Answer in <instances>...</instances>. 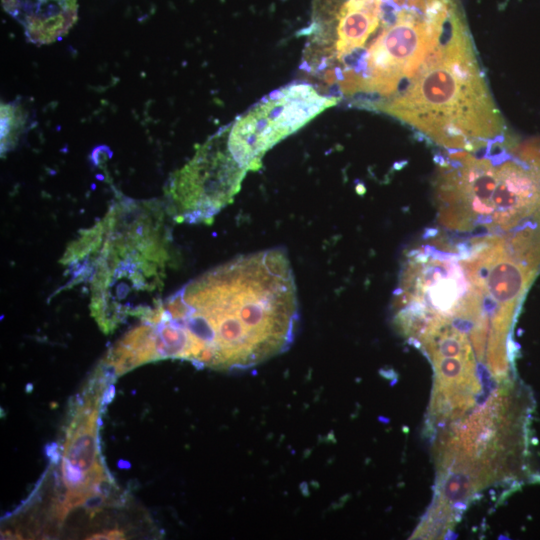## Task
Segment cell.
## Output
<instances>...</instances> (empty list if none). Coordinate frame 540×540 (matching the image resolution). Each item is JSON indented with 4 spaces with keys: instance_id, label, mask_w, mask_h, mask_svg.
Listing matches in <instances>:
<instances>
[{
    "instance_id": "obj_7",
    "label": "cell",
    "mask_w": 540,
    "mask_h": 540,
    "mask_svg": "<svg viewBox=\"0 0 540 540\" xmlns=\"http://www.w3.org/2000/svg\"><path fill=\"white\" fill-rule=\"evenodd\" d=\"M4 10L24 28L34 44L63 37L77 20V0H1Z\"/></svg>"
},
{
    "instance_id": "obj_8",
    "label": "cell",
    "mask_w": 540,
    "mask_h": 540,
    "mask_svg": "<svg viewBox=\"0 0 540 540\" xmlns=\"http://www.w3.org/2000/svg\"><path fill=\"white\" fill-rule=\"evenodd\" d=\"M25 116L14 104H1V149L6 151L16 141Z\"/></svg>"
},
{
    "instance_id": "obj_2",
    "label": "cell",
    "mask_w": 540,
    "mask_h": 540,
    "mask_svg": "<svg viewBox=\"0 0 540 540\" xmlns=\"http://www.w3.org/2000/svg\"><path fill=\"white\" fill-rule=\"evenodd\" d=\"M378 110L449 149L471 152L504 136L462 11L416 74Z\"/></svg>"
},
{
    "instance_id": "obj_5",
    "label": "cell",
    "mask_w": 540,
    "mask_h": 540,
    "mask_svg": "<svg viewBox=\"0 0 540 540\" xmlns=\"http://www.w3.org/2000/svg\"><path fill=\"white\" fill-rule=\"evenodd\" d=\"M229 125L198 148L175 174L170 191L186 219H203L219 211L238 192L247 172L231 154Z\"/></svg>"
},
{
    "instance_id": "obj_9",
    "label": "cell",
    "mask_w": 540,
    "mask_h": 540,
    "mask_svg": "<svg viewBox=\"0 0 540 540\" xmlns=\"http://www.w3.org/2000/svg\"><path fill=\"white\" fill-rule=\"evenodd\" d=\"M104 503V496L98 493L97 495L93 494L88 497L83 505L87 508L88 511L95 512L98 511Z\"/></svg>"
},
{
    "instance_id": "obj_10",
    "label": "cell",
    "mask_w": 540,
    "mask_h": 540,
    "mask_svg": "<svg viewBox=\"0 0 540 540\" xmlns=\"http://www.w3.org/2000/svg\"><path fill=\"white\" fill-rule=\"evenodd\" d=\"M124 533L119 531V530H111V531H108V532H104V533H99V534H94V535H91L90 537H87V539H108V540H112V539H124Z\"/></svg>"
},
{
    "instance_id": "obj_4",
    "label": "cell",
    "mask_w": 540,
    "mask_h": 540,
    "mask_svg": "<svg viewBox=\"0 0 540 540\" xmlns=\"http://www.w3.org/2000/svg\"><path fill=\"white\" fill-rule=\"evenodd\" d=\"M338 101L310 84H290L272 92L229 125L228 148L245 170H258L269 149Z\"/></svg>"
},
{
    "instance_id": "obj_6",
    "label": "cell",
    "mask_w": 540,
    "mask_h": 540,
    "mask_svg": "<svg viewBox=\"0 0 540 540\" xmlns=\"http://www.w3.org/2000/svg\"><path fill=\"white\" fill-rule=\"evenodd\" d=\"M382 0H314L309 59L322 73L363 51L381 23Z\"/></svg>"
},
{
    "instance_id": "obj_1",
    "label": "cell",
    "mask_w": 540,
    "mask_h": 540,
    "mask_svg": "<svg viewBox=\"0 0 540 540\" xmlns=\"http://www.w3.org/2000/svg\"><path fill=\"white\" fill-rule=\"evenodd\" d=\"M157 311L158 321L183 334V359L227 370L251 368L285 351L299 318L291 264L277 248L205 273Z\"/></svg>"
},
{
    "instance_id": "obj_3",
    "label": "cell",
    "mask_w": 540,
    "mask_h": 540,
    "mask_svg": "<svg viewBox=\"0 0 540 540\" xmlns=\"http://www.w3.org/2000/svg\"><path fill=\"white\" fill-rule=\"evenodd\" d=\"M507 141L495 157L455 152L440 165L435 197L442 226L474 237L540 235V140L512 142L513 156Z\"/></svg>"
}]
</instances>
